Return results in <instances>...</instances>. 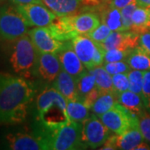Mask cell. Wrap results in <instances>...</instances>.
I'll use <instances>...</instances> for the list:
<instances>
[{
	"mask_svg": "<svg viewBox=\"0 0 150 150\" xmlns=\"http://www.w3.org/2000/svg\"><path fill=\"white\" fill-rule=\"evenodd\" d=\"M130 50H123L118 48H112L106 50L104 56V63L118 62V61H126L129 56Z\"/></svg>",
	"mask_w": 150,
	"mask_h": 150,
	"instance_id": "cell-31",
	"label": "cell"
},
{
	"mask_svg": "<svg viewBox=\"0 0 150 150\" xmlns=\"http://www.w3.org/2000/svg\"><path fill=\"white\" fill-rule=\"evenodd\" d=\"M28 25L17 7L12 5L0 8V39L11 42L28 32Z\"/></svg>",
	"mask_w": 150,
	"mask_h": 150,
	"instance_id": "cell-7",
	"label": "cell"
},
{
	"mask_svg": "<svg viewBox=\"0 0 150 150\" xmlns=\"http://www.w3.org/2000/svg\"><path fill=\"white\" fill-rule=\"evenodd\" d=\"M144 141L139 129V123L134 125L123 134H117V148L118 149L133 150Z\"/></svg>",
	"mask_w": 150,
	"mask_h": 150,
	"instance_id": "cell-19",
	"label": "cell"
},
{
	"mask_svg": "<svg viewBox=\"0 0 150 150\" xmlns=\"http://www.w3.org/2000/svg\"><path fill=\"white\" fill-rule=\"evenodd\" d=\"M126 62L132 69L150 71V55L140 46L130 50Z\"/></svg>",
	"mask_w": 150,
	"mask_h": 150,
	"instance_id": "cell-21",
	"label": "cell"
},
{
	"mask_svg": "<svg viewBox=\"0 0 150 150\" xmlns=\"http://www.w3.org/2000/svg\"><path fill=\"white\" fill-rule=\"evenodd\" d=\"M100 20L113 31H124L120 9L110 5L100 12Z\"/></svg>",
	"mask_w": 150,
	"mask_h": 150,
	"instance_id": "cell-22",
	"label": "cell"
},
{
	"mask_svg": "<svg viewBox=\"0 0 150 150\" xmlns=\"http://www.w3.org/2000/svg\"><path fill=\"white\" fill-rule=\"evenodd\" d=\"M61 71L62 66L57 54L38 52L34 79L48 84L54 83Z\"/></svg>",
	"mask_w": 150,
	"mask_h": 150,
	"instance_id": "cell-12",
	"label": "cell"
},
{
	"mask_svg": "<svg viewBox=\"0 0 150 150\" xmlns=\"http://www.w3.org/2000/svg\"><path fill=\"white\" fill-rule=\"evenodd\" d=\"M57 55L62 66V69L71 75L76 82L88 70L75 53L71 41L65 48L57 53Z\"/></svg>",
	"mask_w": 150,
	"mask_h": 150,
	"instance_id": "cell-14",
	"label": "cell"
},
{
	"mask_svg": "<svg viewBox=\"0 0 150 150\" xmlns=\"http://www.w3.org/2000/svg\"><path fill=\"white\" fill-rule=\"evenodd\" d=\"M103 67L111 75L117 74H129V71L132 69L126 61L104 63Z\"/></svg>",
	"mask_w": 150,
	"mask_h": 150,
	"instance_id": "cell-29",
	"label": "cell"
},
{
	"mask_svg": "<svg viewBox=\"0 0 150 150\" xmlns=\"http://www.w3.org/2000/svg\"><path fill=\"white\" fill-rule=\"evenodd\" d=\"M53 86L62 94L67 102L79 100L77 89V82L64 70L62 69L59 73V76L53 83Z\"/></svg>",
	"mask_w": 150,
	"mask_h": 150,
	"instance_id": "cell-16",
	"label": "cell"
},
{
	"mask_svg": "<svg viewBox=\"0 0 150 150\" xmlns=\"http://www.w3.org/2000/svg\"><path fill=\"white\" fill-rule=\"evenodd\" d=\"M28 36L38 52L57 54L69 42L59 41L54 37L48 27L33 28L28 30Z\"/></svg>",
	"mask_w": 150,
	"mask_h": 150,
	"instance_id": "cell-13",
	"label": "cell"
},
{
	"mask_svg": "<svg viewBox=\"0 0 150 150\" xmlns=\"http://www.w3.org/2000/svg\"><path fill=\"white\" fill-rule=\"evenodd\" d=\"M67 112L73 122L82 123L89 117V108L81 100L67 102Z\"/></svg>",
	"mask_w": 150,
	"mask_h": 150,
	"instance_id": "cell-25",
	"label": "cell"
},
{
	"mask_svg": "<svg viewBox=\"0 0 150 150\" xmlns=\"http://www.w3.org/2000/svg\"><path fill=\"white\" fill-rule=\"evenodd\" d=\"M138 4L137 2L133 3L129 5H127L123 8L120 9L121 12V17H122V22H123V30L124 31H129L131 29L132 26V15L133 13L137 8Z\"/></svg>",
	"mask_w": 150,
	"mask_h": 150,
	"instance_id": "cell-32",
	"label": "cell"
},
{
	"mask_svg": "<svg viewBox=\"0 0 150 150\" xmlns=\"http://www.w3.org/2000/svg\"><path fill=\"white\" fill-rule=\"evenodd\" d=\"M72 47L88 70L104 64L106 50L102 44L88 35H79L71 40Z\"/></svg>",
	"mask_w": 150,
	"mask_h": 150,
	"instance_id": "cell-8",
	"label": "cell"
},
{
	"mask_svg": "<svg viewBox=\"0 0 150 150\" xmlns=\"http://www.w3.org/2000/svg\"><path fill=\"white\" fill-rule=\"evenodd\" d=\"M8 63L14 74L31 80L34 79L38 51L28 34L9 42Z\"/></svg>",
	"mask_w": 150,
	"mask_h": 150,
	"instance_id": "cell-4",
	"label": "cell"
},
{
	"mask_svg": "<svg viewBox=\"0 0 150 150\" xmlns=\"http://www.w3.org/2000/svg\"><path fill=\"white\" fill-rule=\"evenodd\" d=\"M16 7L29 27H48L57 18V15L43 4H29Z\"/></svg>",
	"mask_w": 150,
	"mask_h": 150,
	"instance_id": "cell-11",
	"label": "cell"
},
{
	"mask_svg": "<svg viewBox=\"0 0 150 150\" xmlns=\"http://www.w3.org/2000/svg\"><path fill=\"white\" fill-rule=\"evenodd\" d=\"M16 5H23L29 4H42V0H11Z\"/></svg>",
	"mask_w": 150,
	"mask_h": 150,
	"instance_id": "cell-38",
	"label": "cell"
},
{
	"mask_svg": "<svg viewBox=\"0 0 150 150\" xmlns=\"http://www.w3.org/2000/svg\"><path fill=\"white\" fill-rule=\"evenodd\" d=\"M100 0H83V3L85 4V5L96 6L100 4Z\"/></svg>",
	"mask_w": 150,
	"mask_h": 150,
	"instance_id": "cell-39",
	"label": "cell"
},
{
	"mask_svg": "<svg viewBox=\"0 0 150 150\" xmlns=\"http://www.w3.org/2000/svg\"><path fill=\"white\" fill-rule=\"evenodd\" d=\"M98 117L112 134L118 135L139 123L138 116L131 113L118 102L110 110Z\"/></svg>",
	"mask_w": 150,
	"mask_h": 150,
	"instance_id": "cell-9",
	"label": "cell"
},
{
	"mask_svg": "<svg viewBox=\"0 0 150 150\" xmlns=\"http://www.w3.org/2000/svg\"><path fill=\"white\" fill-rule=\"evenodd\" d=\"M135 2H137V0H110L109 5L112 8L121 9L127 5H129V4L135 3Z\"/></svg>",
	"mask_w": 150,
	"mask_h": 150,
	"instance_id": "cell-37",
	"label": "cell"
},
{
	"mask_svg": "<svg viewBox=\"0 0 150 150\" xmlns=\"http://www.w3.org/2000/svg\"><path fill=\"white\" fill-rule=\"evenodd\" d=\"M3 146L11 150L48 149L44 129L39 124L33 130L18 129L6 132L3 138Z\"/></svg>",
	"mask_w": 150,
	"mask_h": 150,
	"instance_id": "cell-6",
	"label": "cell"
},
{
	"mask_svg": "<svg viewBox=\"0 0 150 150\" xmlns=\"http://www.w3.org/2000/svg\"><path fill=\"white\" fill-rule=\"evenodd\" d=\"M36 92L31 80L0 72V125L23 123Z\"/></svg>",
	"mask_w": 150,
	"mask_h": 150,
	"instance_id": "cell-1",
	"label": "cell"
},
{
	"mask_svg": "<svg viewBox=\"0 0 150 150\" xmlns=\"http://www.w3.org/2000/svg\"><path fill=\"white\" fill-rule=\"evenodd\" d=\"M130 30L139 35L150 31V8L137 6L132 15Z\"/></svg>",
	"mask_w": 150,
	"mask_h": 150,
	"instance_id": "cell-20",
	"label": "cell"
},
{
	"mask_svg": "<svg viewBox=\"0 0 150 150\" xmlns=\"http://www.w3.org/2000/svg\"><path fill=\"white\" fill-rule=\"evenodd\" d=\"M43 129L48 142V150L85 149L88 148L82 138V123L72 121L53 130Z\"/></svg>",
	"mask_w": 150,
	"mask_h": 150,
	"instance_id": "cell-5",
	"label": "cell"
},
{
	"mask_svg": "<svg viewBox=\"0 0 150 150\" xmlns=\"http://www.w3.org/2000/svg\"><path fill=\"white\" fill-rule=\"evenodd\" d=\"M42 4L57 16H66L77 13L83 0H42Z\"/></svg>",
	"mask_w": 150,
	"mask_h": 150,
	"instance_id": "cell-17",
	"label": "cell"
},
{
	"mask_svg": "<svg viewBox=\"0 0 150 150\" xmlns=\"http://www.w3.org/2000/svg\"><path fill=\"white\" fill-rule=\"evenodd\" d=\"M112 33V30L108 27L106 24H104L103 23H100L99 25L94 28L88 36L91 38L93 41H95L97 43H103L107 38L110 33Z\"/></svg>",
	"mask_w": 150,
	"mask_h": 150,
	"instance_id": "cell-30",
	"label": "cell"
},
{
	"mask_svg": "<svg viewBox=\"0 0 150 150\" xmlns=\"http://www.w3.org/2000/svg\"><path fill=\"white\" fill-rule=\"evenodd\" d=\"M137 4L142 7L150 8V0H137Z\"/></svg>",
	"mask_w": 150,
	"mask_h": 150,
	"instance_id": "cell-40",
	"label": "cell"
},
{
	"mask_svg": "<svg viewBox=\"0 0 150 150\" xmlns=\"http://www.w3.org/2000/svg\"><path fill=\"white\" fill-rule=\"evenodd\" d=\"M36 118L38 124L53 130L70 122L67 112V101L54 86L44 88L36 98Z\"/></svg>",
	"mask_w": 150,
	"mask_h": 150,
	"instance_id": "cell-2",
	"label": "cell"
},
{
	"mask_svg": "<svg viewBox=\"0 0 150 150\" xmlns=\"http://www.w3.org/2000/svg\"><path fill=\"white\" fill-rule=\"evenodd\" d=\"M98 88L95 78L93 74L87 70L77 80V89L79 100H83L93 90Z\"/></svg>",
	"mask_w": 150,
	"mask_h": 150,
	"instance_id": "cell-26",
	"label": "cell"
},
{
	"mask_svg": "<svg viewBox=\"0 0 150 150\" xmlns=\"http://www.w3.org/2000/svg\"><path fill=\"white\" fill-rule=\"evenodd\" d=\"M118 102L131 113L138 117L147 112L142 96L130 90L118 93Z\"/></svg>",
	"mask_w": 150,
	"mask_h": 150,
	"instance_id": "cell-18",
	"label": "cell"
},
{
	"mask_svg": "<svg viewBox=\"0 0 150 150\" xmlns=\"http://www.w3.org/2000/svg\"><path fill=\"white\" fill-rule=\"evenodd\" d=\"M145 71L131 69L128 74L129 80V89L142 96V88L144 83V76Z\"/></svg>",
	"mask_w": 150,
	"mask_h": 150,
	"instance_id": "cell-27",
	"label": "cell"
},
{
	"mask_svg": "<svg viewBox=\"0 0 150 150\" xmlns=\"http://www.w3.org/2000/svg\"><path fill=\"white\" fill-rule=\"evenodd\" d=\"M139 34L131 30L113 31L101 44L105 50L112 48L129 50L139 46Z\"/></svg>",
	"mask_w": 150,
	"mask_h": 150,
	"instance_id": "cell-15",
	"label": "cell"
},
{
	"mask_svg": "<svg viewBox=\"0 0 150 150\" xmlns=\"http://www.w3.org/2000/svg\"><path fill=\"white\" fill-rule=\"evenodd\" d=\"M83 141L88 147L98 149L102 147L112 132L96 114H93L82 122Z\"/></svg>",
	"mask_w": 150,
	"mask_h": 150,
	"instance_id": "cell-10",
	"label": "cell"
},
{
	"mask_svg": "<svg viewBox=\"0 0 150 150\" xmlns=\"http://www.w3.org/2000/svg\"><path fill=\"white\" fill-rule=\"evenodd\" d=\"M142 98L147 112H150V71H145L142 88Z\"/></svg>",
	"mask_w": 150,
	"mask_h": 150,
	"instance_id": "cell-34",
	"label": "cell"
},
{
	"mask_svg": "<svg viewBox=\"0 0 150 150\" xmlns=\"http://www.w3.org/2000/svg\"><path fill=\"white\" fill-rule=\"evenodd\" d=\"M113 90L118 94L129 89V80L128 74H117L112 75Z\"/></svg>",
	"mask_w": 150,
	"mask_h": 150,
	"instance_id": "cell-28",
	"label": "cell"
},
{
	"mask_svg": "<svg viewBox=\"0 0 150 150\" xmlns=\"http://www.w3.org/2000/svg\"><path fill=\"white\" fill-rule=\"evenodd\" d=\"M99 16L92 12H84L66 16H57L48 28L55 38L69 42L79 35H88L100 23Z\"/></svg>",
	"mask_w": 150,
	"mask_h": 150,
	"instance_id": "cell-3",
	"label": "cell"
},
{
	"mask_svg": "<svg viewBox=\"0 0 150 150\" xmlns=\"http://www.w3.org/2000/svg\"><path fill=\"white\" fill-rule=\"evenodd\" d=\"M88 71L94 76L97 88L100 93H115L112 86V75L104 69L103 65L96 66Z\"/></svg>",
	"mask_w": 150,
	"mask_h": 150,
	"instance_id": "cell-24",
	"label": "cell"
},
{
	"mask_svg": "<svg viewBox=\"0 0 150 150\" xmlns=\"http://www.w3.org/2000/svg\"><path fill=\"white\" fill-rule=\"evenodd\" d=\"M101 2H109L110 0H100Z\"/></svg>",
	"mask_w": 150,
	"mask_h": 150,
	"instance_id": "cell-41",
	"label": "cell"
},
{
	"mask_svg": "<svg viewBox=\"0 0 150 150\" xmlns=\"http://www.w3.org/2000/svg\"><path fill=\"white\" fill-rule=\"evenodd\" d=\"M101 149L103 150H113L118 149L117 148V134H111L108 139L106 140L104 144L100 147Z\"/></svg>",
	"mask_w": 150,
	"mask_h": 150,
	"instance_id": "cell-36",
	"label": "cell"
},
{
	"mask_svg": "<svg viewBox=\"0 0 150 150\" xmlns=\"http://www.w3.org/2000/svg\"><path fill=\"white\" fill-rule=\"evenodd\" d=\"M139 129L144 140L150 145V112H146L139 117Z\"/></svg>",
	"mask_w": 150,
	"mask_h": 150,
	"instance_id": "cell-33",
	"label": "cell"
},
{
	"mask_svg": "<svg viewBox=\"0 0 150 150\" xmlns=\"http://www.w3.org/2000/svg\"><path fill=\"white\" fill-rule=\"evenodd\" d=\"M139 46L144 48L150 55V31L140 34L139 38Z\"/></svg>",
	"mask_w": 150,
	"mask_h": 150,
	"instance_id": "cell-35",
	"label": "cell"
},
{
	"mask_svg": "<svg viewBox=\"0 0 150 150\" xmlns=\"http://www.w3.org/2000/svg\"><path fill=\"white\" fill-rule=\"evenodd\" d=\"M118 103V94L113 92L101 93L95 102L92 105V112L97 116H100L103 113L110 110Z\"/></svg>",
	"mask_w": 150,
	"mask_h": 150,
	"instance_id": "cell-23",
	"label": "cell"
}]
</instances>
